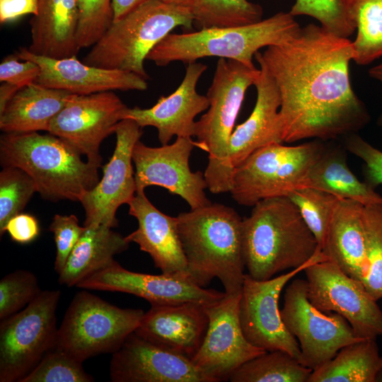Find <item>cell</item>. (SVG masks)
Returning a JSON list of instances; mask_svg holds the SVG:
<instances>
[{
    "label": "cell",
    "mask_w": 382,
    "mask_h": 382,
    "mask_svg": "<svg viewBox=\"0 0 382 382\" xmlns=\"http://www.w3.org/2000/svg\"><path fill=\"white\" fill-rule=\"evenodd\" d=\"M260 59L280 95L282 142L335 139L357 133L370 115L352 89V41L310 23L287 42L267 47Z\"/></svg>",
    "instance_id": "6da1fadb"
},
{
    "label": "cell",
    "mask_w": 382,
    "mask_h": 382,
    "mask_svg": "<svg viewBox=\"0 0 382 382\" xmlns=\"http://www.w3.org/2000/svg\"><path fill=\"white\" fill-rule=\"evenodd\" d=\"M176 217L192 280L204 287L217 278L226 294L241 292L245 266L243 219L238 212L212 202Z\"/></svg>",
    "instance_id": "7a4b0ae2"
},
{
    "label": "cell",
    "mask_w": 382,
    "mask_h": 382,
    "mask_svg": "<svg viewBox=\"0 0 382 382\" xmlns=\"http://www.w3.org/2000/svg\"><path fill=\"white\" fill-rule=\"evenodd\" d=\"M245 266L255 279L266 280L299 267L320 249L296 206L286 196L262 199L243 219Z\"/></svg>",
    "instance_id": "3957f363"
},
{
    "label": "cell",
    "mask_w": 382,
    "mask_h": 382,
    "mask_svg": "<svg viewBox=\"0 0 382 382\" xmlns=\"http://www.w3.org/2000/svg\"><path fill=\"white\" fill-rule=\"evenodd\" d=\"M63 139L37 132L4 133L0 139L3 167H17L34 180L37 192L51 201H79L99 182L98 167Z\"/></svg>",
    "instance_id": "277c9868"
},
{
    "label": "cell",
    "mask_w": 382,
    "mask_h": 382,
    "mask_svg": "<svg viewBox=\"0 0 382 382\" xmlns=\"http://www.w3.org/2000/svg\"><path fill=\"white\" fill-rule=\"evenodd\" d=\"M300 29L289 12H279L245 25L170 33L149 52L146 60L165 66L174 62L188 64L201 58L218 57L254 67L253 59L260 49L284 43Z\"/></svg>",
    "instance_id": "5b68a950"
},
{
    "label": "cell",
    "mask_w": 382,
    "mask_h": 382,
    "mask_svg": "<svg viewBox=\"0 0 382 382\" xmlns=\"http://www.w3.org/2000/svg\"><path fill=\"white\" fill-rule=\"evenodd\" d=\"M193 25L189 6L149 0L113 21L82 62L132 72L147 80L144 61L149 52L175 28L190 30Z\"/></svg>",
    "instance_id": "8992f818"
},
{
    "label": "cell",
    "mask_w": 382,
    "mask_h": 382,
    "mask_svg": "<svg viewBox=\"0 0 382 382\" xmlns=\"http://www.w3.org/2000/svg\"><path fill=\"white\" fill-rule=\"evenodd\" d=\"M260 69L233 59L219 58L206 96L207 111L195 122L196 146L208 153L204 172L209 190L230 191L231 175L227 167L231 135L248 88L255 84Z\"/></svg>",
    "instance_id": "52a82bcc"
},
{
    "label": "cell",
    "mask_w": 382,
    "mask_h": 382,
    "mask_svg": "<svg viewBox=\"0 0 382 382\" xmlns=\"http://www.w3.org/2000/svg\"><path fill=\"white\" fill-rule=\"evenodd\" d=\"M325 148L318 139L296 146L274 143L261 147L234 168L229 192L238 204L248 207L265 199L286 197L302 186Z\"/></svg>",
    "instance_id": "ba28073f"
},
{
    "label": "cell",
    "mask_w": 382,
    "mask_h": 382,
    "mask_svg": "<svg viewBox=\"0 0 382 382\" xmlns=\"http://www.w3.org/2000/svg\"><path fill=\"white\" fill-rule=\"evenodd\" d=\"M144 314L141 309L121 308L82 290L64 314L54 347L82 363L100 354L114 353L136 330Z\"/></svg>",
    "instance_id": "9c48e42d"
},
{
    "label": "cell",
    "mask_w": 382,
    "mask_h": 382,
    "mask_svg": "<svg viewBox=\"0 0 382 382\" xmlns=\"http://www.w3.org/2000/svg\"><path fill=\"white\" fill-rule=\"evenodd\" d=\"M59 290L42 291L23 309L1 320L0 382L21 381L56 345Z\"/></svg>",
    "instance_id": "30bf717a"
},
{
    "label": "cell",
    "mask_w": 382,
    "mask_h": 382,
    "mask_svg": "<svg viewBox=\"0 0 382 382\" xmlns=\"http://www.w3.org/2000/svg\"><path fill=\"white\" fill-rule=\"evenodd\" d=\"M280 314L297 340L299 362L313 371L332 359L343 347L359 341L347 320L335 312H323L308 297L307 281L294 279L286 287Z\"/></svg>",
    "instance_id": "8fae6325"
},
{
    "label": "cell",
    "mask_w": 382,
    "mask_h": 382,
    "mask_svg": "<svg viewBox=\"0 0 382 382\" xmlns=\"http://www.w3.org/2000/svg\"><path fill=\"white\" fill-rule=\"evenodd\" d=\"M327 260L321 250L298 268L266 280L245 274L239 306V319L247 340L265 351L282 350L300 356L297 340L289 332L280 314L279 299L286 284L308 266Z\"/></svg>",
    "instance_id": "7c38bea8"
},
{
    "label": "cell",
    "mask_w": 382,
    "mask_h": 382,
    "mask_svg": "<svg viewBox=\"0 0 382 382\" xmlns=\"http://www.w3.org/2000/svg\"><path fill=\"white\" fill-rule=\"evenodd\" d=\"M303 272L308 297L315 307L342 316L360 339L382 336V310L361 281L348 276L328 260L316 262Z\"/></svg>",
    "instance_id": "4fadbf2b"
},
{
    "label": "cell",
    "mask_w": 382,
    "mask_h": 382,
    "mask_svg": "<svg viewBox=\"0 0 382 382\" xmlns=\"http://www.w3.org/2000/svg\"><path fill=\"white\" fill-rule=\"evenodd\" d=\"M195 142L192 137H177L171 144L150 147L138 141L134 146L137 191L149 186H159L183 198L195 209L211 204L204 190L207 185L204 173L192 172L189 159Z\"/></svg>",
    "instance_id": "5bb4252c"
},
{
    "label": "cell",
    "mask_w": 382,
    "mask_h": 382,
    "mask_svg": "<svg viewBox=\"0 0 382 382\" xmlns=\"http://www.w3.org/2000/svg\"><path fill=\"white\" fill-rule=\"evenodd\" d=\"M127 108L112 91L73 94L52 120L47 132L66 141L89 163L100 167V144L115 133Z\"/></svg>",
    "instance_id": "9a60e30c"
},
{
    "label": "cell",
    "mask_w": 382,
    "mask_h": 382,
    "mask_svg": "<svg viewBox=\"0 0 382 382\" xmlns=\"http://www.w3.org/2000/svg\"><path fill=\"white\" fill-rule=\"evenodd\" d=\"M241 292L226 294L207 306L209 324L203 342L192 357L195 366L212 382L229 379L240 366L267 351L250 344L239 319Z\"/></svg>",
    "instance_id": "2e32d148"
},
{
    "label": "cell",
    "mask_w": 382,
    "mask_h": 382,
    "mask_svg": "<svg viewBox=\"0 0 382 382\" xmlns=\"http://www.w3.org/2000/svg\"><path fill=\"white\" fill-rule=\"evenodd\" d=\"M115 133V148L103 168L101 179L79 199L86 213L85 226H117V209L128 204L136 195L132 152L142 135V128L134 120L124 119L117 124Z\"/></svg>",
    "instance_id": "e0dca14e"
},
{
    "label": "cell",
    "mask_w": 382,
    "mask_h": 382,
    "mask_svg": "<svg viewBox=\"0 0 382 382\" xmlns=\"http://www.w3.org/2000/svg\"><path fill=\"white\" fill-rule=\"evenodd\" d=\"M76 286L83 289L130 294L146 300L151 306L185 302L209 306L225 295V292L199 286L187 277L132 272L115 260L81 281Z\"/></svg>",
    "instance_id": "ac0fdd59"
},
{
    "label": "cell",
    "mask_w": 382,
    "mask_h": 382,
    "mask_svg": "<svg viewBox=\"0 0 382 382\" xmlns=\"http://www.w3.org/2000/svg\"><path fill=\"white\" fill-rule=\"evenodd\" d=\"M113 382H212L192 359L130 334L110 360Z\"/></svg>",
    "instance_id": "d6986e66"
},
{
    "label": "cell",
    "mask_w": 382,
    "mask_h": 382,
    "mask_svg": "<svg viewBox=\"0 0 382 382\" xmlns=\"http://www.w3.org/2000/svg\"><path fill=\"white\" fill-rule=\"evenodd\" d=\"M207 69L201 62L188 64L183 79L174 92L161 96L150 108H128L124 119L134 120L141 128L156 127L162 145L168 144L174 136L194 137L195 119L209 105L207 96L197 91V83Z\"/></svg>",
    "instance_id": "ffe728a7"
},
{
    "label": "cell",
    "mask_w": 382,
    "mask_h": 382,
    "mask_svg": "<svg viewBox=\"0 0 382 382\" xmlns=\"http://www.w3.org/2000/svg\"><path fill=\"white\" fill-rule=\"evenodd\" d=\"M21 60H30L40 67L35 83L48 88L61 89L76 95L120 91H145L146 80L136 74L86 64L76 56L52 58L30 52L22 47L16 53Z\"/></svg>",
    "instance_id": "44dd1931"
},
{
    "label": "cell",
    "mask_w": 382,
    "mask_h": 382,
    "mask_svg": "<svg viewBox=\"0 0 382 382\" xmlns=\"http://www.w3.org/2000/svg\"><path fill=\"white\" fill-rule=\"evenodd\" d=\"M127 204L129 214L136 218L138 227L125 236L126 240L129 243H135L141 250L148 253L163 274L190 278L177 217L158 210L144 191H137Z\"/></svg>",
    "instance_id": "7402d4cb"
},
{
    "label": "cell",
    "mask_w": 382,
    "mask_h": 382,
    "mask_svg": "<svg viewBox=\"0 0 382 382\" xmlns=\"http://www.w3.org/2000/svg\"><path fill=\"white\" fill-rule=\"evenodd\" d=\"M207 306L197 302L151 306L134 332L192 359L207 330Z\"/></svg>",
    "instance_id": "603a6c76"
},
{
    "label": "cell",
    "mask_w": 382,
    "mask_h": 382,
    "mask_svg": "<svg viewBox=\"0 0 382 382\" xmlns=\"http://www.w3.org/2000/svg\"><path fill=\"white\" fill-rule=\"evenodd\" d=\"M254 58L260 65V74L254 84L257 98L250 116L233 129L229 139L227 167L231 177L234 168L255 150L268 144L283 143L279 90L263 62Z\"/></svg>",
    "instance_id": "cb8c5ba5"
},
{
    "label": "cell",
    "mask_w": 382,
    "mask_h": 382,
    "mask_svg": "<svg viewBox=\"0 0 382 382\" xmlns=\"http://www.w3.org/2000/svg\"><path fill=\"white\" fill-rule=\"evenodd\" d=\"M363 206L353 199H340L320 248L328 260L362 282L366 263Z\"/></svg>",
    "instance_id": "d4e9b609"
},
{
    "label": "cell",
    "mask_w": 382,
    "mask_h": 382,
    "mask_svg": "<svg viewBox=\"0 0 382 382\" xmlns=\"http://www.w3.org/2000/svg\"><path fill=\"white\" fill-rule=\"evenodd\" d=\"M79 22L78 0H38V11L30 24L28 50L52 58L76 56Z\"/></svg>",
    "instance_id": "484cf974"
},
{
    "label": "cell",
    "mask_w": 382,
    "mask_h": 382,
    "mask_svg": "<svg viewBox=\"0 0 382 382\" xmlns=\"http://www.w3.org/2000/svg\"><path fill=\"white\" fill-rule=\"evenodd\" d=\"M73 93L33 83L19 89L0 112L4 133L48 132Z\"/></svg>",
    "instance_id": "4316f807"
},
{
    "label": "cell",
    "mask_w": 382,
    "mask_h": 382,
    "mask_svg": "<svg viewBox=\"0 0 382 382\" xmlns=\"http://www.w3.org/2000/svg\"><path fill=\"white\" fill-rule=\"evenodd\" d=\"M85 227L63 270L58 274L60 284L76 286L86 278L109 266L115 260V255L129 247L125 237L109 226Z\"/></svg>",
    "instance_id": "83f0119b"
},
{
    "label": "cell",
    "mask_w": 382,
    "mask_h": 382,
    "mask_svg": "<svg viewBox=\"0 0 382 382\" xmlns=\"http://www.w3.org/2000/svg\"><path fill=\"white\" fill-rule=\"evenodd\" d=\"M301 187H310L364 205L382 203V196L352 172L345 151L325 149L307 173Z\"/></svg>",
    "instance_id": "f1b7e54d"
},
{
    "label": "cell",
    "mask_w": 382,
    "mask_h": 382,
    "mask_svg": "<svg viewBox=\"0 0 382 382\" xmlns=\"http://www.w3.org/2000/svg\"><path fill=\"white\" fill-rule=\"evenodd\" d=\"M376 340L349 344L313 371L308 382H376L382 359Z\"/></svg>",
    "instance_id": "f546056e"
},
{
    "label": "cell",
    "mask_w": 382,
    "mask_h": 382,
    "mask_svg": "<svg viewBox=\"0 0 382 382\" xmlns=\"http://www.w3.org/2000/svg\"><path fill=\"white\" fill-rule=\"evenodd\" d=\"M313 370L282 350L267 351L246 361L229 378L231 382H308Z\"/></svg>",
    "instance_id": "4dcf8cb0"
},
{
    "label": "cell",
    "mask_w": 382,
    "mask_h": 382,
    "mask_svg": "<svg viewBox=\"0 0 382 382\" xmlns=\"http://www.w3.org/2000/svg\"><path fill=\"white\" fill-rule=\"evenodd\" d=\"M356 25L353 61L367 65L382 57V0H347Z\"/></svg>",
    "instance_id": "1f68e13d"
},
{
    "label": "cell",
    "mask_w": 382,
    "mask_h": 382,
    "mask_svg": "<svg viewBox=\"0 0 382 382\" xmlns=\"http://www.w3.org/2000/svg\"><path fill=\"white\" fill-rule=\"evenodd\" d=\"M189 7L197 30L245 25L262 20V7L247 0H191Z\"/></svg>",
    "instance_id": "d6a6232c"
},
{
    "label": "cell",
    "mask_w": 382,
    "mask_h": 382,
    "mask_svg": "<svg viewBox=\"0 0 382 382\" xmlns=\"http://www.w3.org/2000/svg\"><path fill=\"white\" fill-rule=\"evenodd\" d=\"M362 223L366 257L363 283L378 301L382 299V203L364 205Z\"/></svg>",
    "instance_id": "836d02e7"
},
{
    "label": "cell",
    "mask_w": 382,
    "mask_h": 382,
    "mask_svg": "<svg viewBox=\"0 0 382 382\" xmlns=\"http://www.w3.org/2000/svg\"><path fill=\"white\" fill-rule=\"evenodd\" d=\"M286 197L296 206L321 248L333 212L341 198L310 187H297Z\"/></svg>",
    "instance_id": "e575fe53"
},
{
    "label": "cell",
    "mask_w": 382,
    "mask_h": 382,
    "mask_svg": "<svg viewBox=\"0 0 382 382\" xmlns=\"http://www.w3.org/2000/svg\"><path fill=\"white\" fill-rule=\"evenodd\" d=\"M35 192L36 185L22 169L6 166L0 173V234L8 221L21 213Z\"/></svg>",
    "instance_id": "d590c367"
},
{
    "label": "cell",
    "mask_w": 382,
    "mask_h": 382,
    "mask_svg": "<svg viewBox=\"0 0 382 382\" xmlns=\"http://www.w3.org/2000/svg\"><path fill=\"white\" fill-rule=\"evenodd\" d=\"M289 13L308 16L320 25L339 37L348 38L356 30L347 0H296Z\"/></svg>",
    "instance_id": "8d00e7d4"
},
{
    "label": "cell",
    "mask_w": 382,
    "mask_h": 382,
    "mask_svg": "<svg viewBox=\"0 0 382 382\" xmlns=\"http://www.w3.org/2000/svg\"><path fill=\"white\" fill-rule=\"evenodd\" d=\"M82 362L54 347L49 350L37 366L20 382H92Z\"/></svg>",
    "instance_id": "74e56055"
},
{
    "label": "cell",
    "mask_w": 382,
    "mask_h": 382,
    "mask_svg": "<svg viewBox=\"0 0 382 382\" xmlns=\"http://www.w3.org/2000/svg\"><path fill=\"white\" fill-rule=\"evenodd\" d=\"M41 292L32 272L20 270L4 276L0 281L1 320L23 309Z\"/></svg>",
    "instance_id": "f35d334b"
},
{
    "label": "cell",
    "mask_w": 382,
    "mask_h": 382,
    "mask_svg": "<svg viewBox=\"0 0 382 382\" xmlns=\"http://www.w3.org/2000/svg\"><path fill=\"white\" fill-rule=\"evenodd\" d=\"M79 22L76 42L79 50L92 47L113 22L112 0H78Z\"/></svg>",
    "instance_id": "ab89813d"
},
{
    "label": "cell",
    "mask_w": 382,
    "mask_h": 382,
    "mask_svg": "<svg viewBox=\"0 0 382 382\" xmlns=\"http://www.w3.org/2000/svg\"><path fill=\"white\" fill-rule=\"evenodd\" d=\"M81 226L78 218L74 215L55 214L49 230L53 233L57 248L54 270L59 274L85 230Z\"/></svg>",
    "instance_id": "60d3db41"
},
{
    "label": "cell",
    "mask_w": 382,
    "mask_h": 382,
    "mask_svg": "<svg viewBox=\"0 0 382 382\" xmlns=\"http://www.w3.org/2000/svg\"><path fill=\"white\" fill-rule=\"evenodd\" d=\"M345 146L347 150L364 162V182L374 190L382 185V151L356 133L345 137Z\"/></svg>",
    "instance_id": "b9f144b4"
},
{
    "label": "cell",
    "mask_w": 382,
    "mask_h": 382,
    "mask_svg": "<svg viewBox=\"0 0 382 382\" xmlns=\"http://www.w3.org/2000/svg\"><path fill=\"white\" fill-rule=\"evenodd\" d=\"M16 54L6 56L0 64V81L20 88L35 83L40 75V67L30 60H21Z\"/></svg>",
    "instance_id": "7bdbcfd3"
},
{
    "label": "cell",
    "mask_w": 382,
    "mask_h": 382,
    "mask_svg": "<svg viewBox=\"0 0 382 382\" xmlns=\"http://www.w3.org/2000/svg\"><path fill=\"white\" fill-rule=\"evenodd\" d=\"M5 231L14 242L26 244L33 241L38 236L40 226L35 217L21 212L8 221Z\"/></svg>",
    "instance_id": "ee69618b"
},
{
    "label": "cell",
    "mask_w": 382,
    "mask_h": 382,
    "mask_svg": "<svg viewBox=\"0 0 382 382\" xmlns=\"http://www.w3.org/2000/svg\"><path fill=\"white\" fill-rule=\"evenodd\" d=\"M38 0H0V22H12L28 14L37 15Z\"/></svg>",
    "instance_id": "f6af8a7d"
},
{
    "label": "cell",
    "mask_w": 382,
    "mask_h": 382,
    "mask_svg": "<svg viewBox=\"0 0 382 382\" xmlns=\"http://www.w3.org/2000/svg\"><path fill=\"white\" fill-rule=\"evenodd\" d=\"M149 0H112L113 21H117Z\"/></svg>",
    "instance_id": "bcb514c9"
},
{
    "label": "cell",
    "mask_w": 382,
    "mask_h": 382,
    "mask_svg": "<svg viewBox=\"0 0 382 382\" xmlns=\"http://www.w3.org/2000/svg\"><path fill=\"white\" fill-rule=\"evenodd\" d=\"M21 88L10 83L1 82L0 86V112L4 110L7 103Z\"/></svg>",
    "instance_id": "7dc6e473"
},
{
    "label": "cell",
    "mask_w": 382,
    "mask_h": 382,
    "mask_svg": "<svg viewBox=\"0 0 382 382\" xmlns=\"http://www.w3.org/2000/svg\"><path fill=\"white\" fill-rule=\"evenodd\" d=\"M369 75L370 77L379 81L382 83V62L370 68ZM377 125L382 129V113L377 120Z\"/></svg>",
    "instance_id": "c3c4849f"
},
{
    "label": "cell",
    "mask_w": 382,
    "mask_h": 382,
    "mask_svg": "<svg viewBox=\"0 0 382 382\" xmlns=\"http://www.w3.org/2000/svg\"><path fill=\"white\" fill-rule=\"evenodd\" d=\"M168 3H171L177 5L190 6L191 0H163Z\"/></svg>",
    "instance_id": "681fc988"
},
{
    "label": "cell",
    "mask_w": 382,
    "mask_h": 382,
    "mask_svg": "<svg viewBox=\"0 0 382 382\" xmlns=\"http://www.w3.org/2000/svg\"><path fill=\"white\" fill-rule=\"evenodd\" d=\"M381 359H382V356H381ZM376 382H382V363H381V368L377 374Z\"/></svg>",
    "instance_id": "f907efd6"
}]
</instances>
